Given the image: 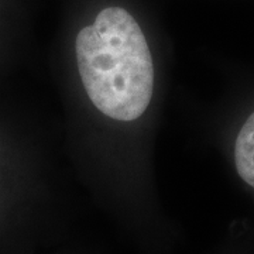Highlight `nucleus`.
I'll list each match as a JSON object with an SVG mask.
<instances>
[{
    "label": "nucleus",
    "instance_id": "2",
    "mask_svg": "<svg viewBox=\"0 0 254 254\" xmlns=\"http://www.w3.org/2000/svg\"><path fill=\"white\" fill-rule=\"evenodd\" d=\"M235 163L242 180L254 187V113L239 131L235 144Z\"/></svg>",
    "mask_w": 254,
    "mask_h": 254
},
{
    "label": "nucleus",
    "instance_id": "1",
    "mask_svg": "<svg viewBox=\"0 0 254 254\" xmlns=\"http://www.w3.org/2000/svg\"><path fill=\"white\" fill-rule=\"evenodd\" d=\"M82 83L92 103L116 120H136L150 105L154 66L144 33L122 7H106L76 37Z\"/></svg>",
    "mask_w": 254,
    "mask_h": 254
}]
</instances>
